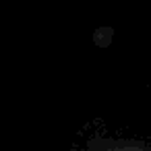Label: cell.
Returning <instances> with one entry per match:
<instances>
[{
    "label": "cell",
    "mask_w": 151,
    "mask_h": 151,
    "mask_svg": "<svg viewBox=\"0 0 151 151\" xmlns=\"http://www.w3.org/2000/svg\"><path fill=\"white\" fill-rule=\"evenodd\" d=\"M106 151H145L141 147H116V149H106Z\"/></svg>",
    "instance_id": "obj_1"
}]
</instances>
